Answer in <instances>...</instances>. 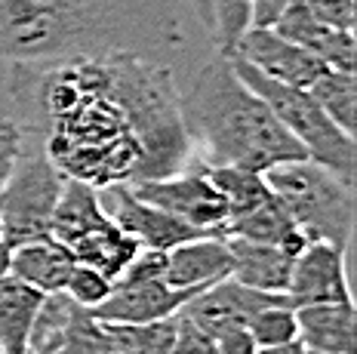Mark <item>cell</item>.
<instances>
[{"instance_id": "1", "label": "cell", "mask_w": 357, "mask_h": 354, "mask_svg": "<svg viewBox=\"0 0 357 354\" xmlns=\"http://www.w3.org/2000/svg\"><path fill=\"white\" fill-rule=\"evenodd\" d=\"M6 93L65 179L93 188L173 176L191 157L173 68L136 53L16 62Z\"/></svg>"}, {"instance_id": "2", "label": "cell", "mask_w": 357, "mask_h": 354, "mask_svg": "<svg viewBox=\"0 0 357 354\" xmlns=\"http://www.w3.org/2000/svg\"><path fill=\"white\" fill-rule=\"evenodd\" d=\"M182 0H0V62L136 53L163 59L185 47Z\"/></svg>"}, {"instance_id": "3", "label": "cell", "mask_w": 357, "mask_h": 354, "mask_svg": "<svg viewBox=\"0 0 357 354\" xmlns=\"http://www.w3.org/2000/svg\"><path fill=\"white\" fill-rule=\"evenodd\" d=\"M178 111L191 145L204 151L206 167L265 173L274 164L308 157L222 53L200 65L188 90H178Z\"/></svg>"}, {"instance_id": "4", "label": "cell", "mask_w": 357, "mask_h": 354, "mask_svg": "<svg viewBox=\"0 0 357 354\" xmlns=\"http://www.w3.org/2000/svg\"><path fill=\"white\" fill-rule=\"evenodd\" d=\"M265 182L284 203L305 240H326L348 249L354 238V185L311 157L287 160L265 169Z\"/></svg>"}, {"instance_id": "5", "label": "cell", "mask_w": 357, "mask_h": 354, "mask_svg": "<svg viewBox=\"0 0 357 354\" xmlns=\"http://www.w3.org/2000/svg\"><path fill=\"white\" fill-rule=\"evenodd\" d=\"M228 59H231L234 71L241 75L243 84L271 108L274 117L284 123L289 136L305 148V154L311 160H317V164L330 167L348 185H354L357 145H354L351 132L336 127L305 86H293V84H284V80L268 77L241 56H228Z\"/></svg>"}, {"instance_id": "6", "label": "cell", "mask_w": 357, "mask_h": 354, "mask_svg": "<svg viewBox=\"0 0 357 354\" xmlns=\"http://www.w3.org/2000/svg\"><path fill=\"white\" fill-rule=\"evenodd\" d=\"M62 185L65 176L43 151V142L22 130L16 164L0 185V234L10 247L47 238Z\"/></svg>"}, {"instance_id": "7", "label": "cell", "mask_w": 357, "mask_h": 354, "mask_svg": "<svg viewBox=\"0 0 357 354\" xmlns=\"http://www.w3.org/2000/svg\"><path fill=\"white\" fill-rule=\"evenodd\" d=\"M130 188L136 197L185 219L188 225L204 228V231H213V234H225L228 203L222 197V191L213 185L204 164L195 169L182 167L178 173L160 176V179L130 182Z\"/></svg>"}, {"instance_id": "8", "label": "cell", "mask_w": 357, "mask_h": 354, "mask_svg": "<svg viewBox=\"0 0 357 354\" xmlns=\"http://www.w3.org/2000/svg\"><path fill=\"white\" fill-rule=\"evenodd\" d=\"M102 194L108 197L105 213L126 234H132L142 249H160V253H167L176 243L213 234V231H204V228L188 225L185 219L142 201V197H136L130 185H108V188H102Z\"/></svg>"}, {"instance_id": "9", "label": "cell", "mask_w": 357, "mask_h": 354, "mask_svg": "<svg viewBox=\"0 0 357 354\" xmlns=\"http://www.w3.org/2000/svg\"><path fill=\"white\" fill-rule=\"evenodd\" d=\"M204 286H169L163 277H117L111 296L93 311L99 321L114 323H151L173 317Z\"/></svg>"}, {"instance_id": "10", "label": "cell", "mask_w": 357, "mask_h": 354, "mask_svg": "<svg viewBox=\"0 0 357 354\" xmlns=\"http://www.w3.org/2000/svg\"><path fill=\"white\" fill-rule=\"evenodd\" d=\"M278 302H287V293L252 290V286L237 284V280L228 275L210 286H204L200 293H195L178 311L188 314L200 330L215 336L228 327H247L252 314H259L268 305H278Z\"/></svg>"}, {"instance_id": "11", "label": "cell", "mask_w": 357, "mask_h": 354, "mask_svg": "<svg viewBox=\"0 0 357 354\" xmlns=\"http://www.w3.org/2000/svg\"><path fill=\"white\" fill-rule=\"evenodd\" d=\"M345 253L348 249L326 240L305 243L293 259V275H289V286H287L289 305L302 308V305H314V302L351 299Z\"/></svg>"}, {"instance_id": "12", "label": "cell", "mask_w": 357, "mask_h": 354, "mask_svg": "<svg viewBox=\"0 0 357 354\" xmlns=\"http://www.w3.org/2000/svg\"><path fill=\"white\" fill-rule=\"evenodd\" d=\"M231 56L247 59L250 65H256L268 77L284 80V84L293 86H305V90L324 75V68H330L299 43L280 38L274 28H247Z\"/></svg>"}, {"instance_id": "13", "label": "cell", "mask_w": 357, "mask_h": 354, "mask_svg": "<svg viewBox=\"0 0 357 354\" xmlns=\"http://www.w3.org/2000/svg\"><path fill=\"white\" fill-rule=\"evenodd\" d=\"M274 31H278L280 38L305 47L308 53H314L321 62L330 65V68L354 71V53H357L354 31L333 28V25H326V22H321L308 10L305 0H293V3L287 6L284 16L274 22Z\"/></svg>"}, {"instance_id": "14", "label": "cell", "mask_w": 357, "mask_h": 354, "mask_svg": "<svg viewBox=\"0 0 357 354\" xmlns=\"http://www.w3.org/2000/svg\"><path fill=\"white\" fill-rule=\"evenodd\" d=\"M228 275H231V249L225 234H204L167 249L163 280L169 286H210Z\"/></svg>"}, {"instance_id": "15", "label": "cell", "mask_w": 357, "mask_h": 354, "mask_svg": "<svg viewBox=\"0 0 357 354\" xmlns=\"http://www.w3.org/2000/svg\"><path fill=\"white\" fill-rule=\"evenodd\" d=\"M299 342L305 348L330 354H357V311L354 299L314 302L296 308Z\"/></svg>"}, {"instance_id": "16", "label": "cell", "mask_w": 357, "mask_h": 354, "mask_svg": "<svg viewBox=\"0 0 357 354\" xmlns=\"http://www.w3.org/2000/svg\"><path fill=\"white\" fill-rule=\"evenodd\" d=\"M74 265V253L53 234L19 243L10 253V275L37 286L40 293H62Z\"/></svg>"}, {"instance_id": "17", "label": "cell", "mask_w": 357, "mask_h": 354, "mask_svg": "<svg viewBox=\"0 0 357 354\" xmlns=\"http://www.w3.org/2000/svg\"><path fill=\"white\" fill-rule=\"evenodd\" d=\"M228 249H231V277L237 284L262 293H287L296 259L293 253L274 243H256L243 238H228Z\"/></svg>"}, {"instance_id": "18", "label": "cell", "mask_w": 357, "mask_h": 354, "mask_svg": "<svg viewBox=\"0 0 357 354\" xmlns=\"http://www.w3.org/2000/svg\"><path fill=\"white\" fill-rule=\"evenodd\" d=\"M225 238L274 243V247L287 249V253H293V256L308 243L305 234L296 228V222L289 219V213L284 210V203L278 201V194H271L259 206H250V210L228 216L225 219Z\"/></svg>"}, {"instance_id": "19", "label": "cell", "mask_w": 357, "mask_h": 354, "mask_svg": "<svg viewBox=\"0 0 357 354\" xmlns=\"http://www.w3.org/2000/svg\"><path fill=\"white\" fill-rule=\"evenodd\" d=\"M47 293L25 280L13 277L10 271L0 275V354H25L31 323Z\"/></svg>"}, {"instance_id": "20", "label": "cell", "mask_w": 357, "mask_h": 354, "mask_svg": "<svg viewBox=\"0 0 357 354\" xmlns=\"http://www.w3.org/2000/svg\"><path fill=\"white\" fill-rule=\"evenodd\" d=\"M68 249L74 253V259L93 265V268L105 271L111 280H117V275L132 262V256L139 253V240L132 234H126L114 219L108 216V222H102L93 231L80 234L74 243H68Z\"/></svg>"}, {"instance_id": "21", "label": "cell", "mask_w": 357, "mask_h": 354, "mask_svg": "<svg viewBox=\"0 0 357 354\" xmlns=\"http://www.w3.org/2000/svg\"><path fill=\"white\" fill-rule=\"evenodd\" d=\"M308 93L317 99V105L326 111L336 127L354 136L357 127V80L354 71L342 68H324V75L308 86Z\"/></svg>"}, {"instance_id": "22", "label": "cell", "mask_w": 357, "mask_h": 354, "mask_svg": "<svg viewBox=\"0 0 357 354\" xmlns=\"http://www.w3.org/2000/svg\"><path fill=\"white\" fill-rule=\"evenodd\" d=\"M206 3H210V38L215 53L231 56L237 40L250 28L252 0H206Z\"/></svg>"}, {"instance_id": "23", "label": "cell", "mask_w": 357, "mask_h": 354, "mask_svg": "<svg viewBox=\"0 0 357 354\" xmlns=\"http://www.w3.org/2000/svg\"><path fill=\"white\" fill-rule=\"evenodd\" d=\"M250 333L256 339L259 348L265 345H287L299 339V323H296V308L289 302H278V305H268L259 314L250 317Z\"/></svg>"}, {"instance_id": "24", "label": "cell", "mask_w": 357, "mask_h": 354, "mask_svg": "<svg viewBox=\"0 0 357 354\" xmlns=\"http://www.w3.org/2000/svg\"><path fill=\"white\" fill-rule=\"evenodd\" d=\"M111 286H114V280H111L105 271L93 268V265L77 262V265L71 268L68 284H65L62 293L74 302V305H80V308H96V305H102V302L111 296Z\"/></svg>"}, {"instance_id": "25", "label": "cell", "mask_w": 357, "mask_h": 354, "mask_svg": "<svg viewBox=\"0 0 357 354\" xmlns=\"http://www.w3.org/2000/svg\"><path fill=\"white\" fill-rule=\"evenodd\" d=\"M169 354H215V342L188 314L176 311V339H173V351Z\"/></svg>"}, {"instance_id": "26", "label": "cell", "mask_w": 357, "mask_h": 354, "mask_svg": "<svg viewBox=\"0 0 357 354\" xmlns=\"http://www.w3.org/2000/svg\"><path fill=\"white\" fill-rule=\"evenodd\" d=\"M305 3L326 25L354 31V0H305Z\"/></svg>"}, {"instance_id": "27", "label": "cell", "mask_w": 357, "mask_h": 354, "mask_svg": "<svg viewBox=\"0 0 357 354\" xmlns=\"http://www.w3.org/2000/svg\"><path fill=\"white\" fill-rule=\"evenodd\" d=\"M19 145H22V127L16 123V117L0 114V185H3V179L16 164Z\"/></svg>"}, {"instance_id": "28", "label": "cell", "mask_w": 357, "mask_h": 354, "mask_svg": "<svg viewBox=\"0 0 357 354\" xmlns=\"http://www.w3.org/2000/svg\"><path fill=\"white\" fill-rule=\"evenodd\" d=\"M213 342H215V354H256L259 351L250 327H228L222 333H215Z\"/></svg>"}, {"instance_id": "29", "label": "cell", "mask_w": 357, "mask_h": 354, "mask_svg": "<svg viewBox=\"0 0 357 354\" xmlns=\"http://www.w3.org/2000/svg\"><path fill=\"white\" fill-rule=\"evenodd\" d=\"M293 0H252L250 28H274V22L284 16V10Z\"/></svg>"}, {"instance_id": "30", "label": "cell", "mask_w": 357, "mask_h": 354, "mask_svg": "<svg viewBox=\"0 0 357 354\" xmlns=\"http://www.w3.org/2000/svg\"><path fill=\"white\" fill-rule=\"evenodd\" d=\"M256 354H305V345L296 339V342H287V345H265Z\"/></svg>"}, {"instance_id": "31", "label": "cell", "mask_w": 357, "mask_h": 354, "mask_svg": "<svg viewBox=\"0 0 357 354\" xmlns=\"http://www.w3.org/2000/svg\"><path fill=\"white\" fill-rule=\"evenodd\" d=\"M191 10H195V16L200 19V25H204V31L210 34V3L206 0H188Z\"/></svg>"}, {"instance_id": "32", "label": "cell", "mask_w": 357, "mask_h": 354, "mask_svg": "<svg viewBox=\"0 0 357 354\" xmlns=\"http://www.w3.org/2000/svg\"><path fill=\"white\" fill-rule=\"evenodd\" d=\"M10 253H13V247L3 240V234H0V275L10 271Z\"/></svg>"}, {"instance_id": "33", "label": "cell", "mask_w": 357, "mask_h": 354, "mask_svg": "<svg viewBox=\"0 0 357 354\" xmlns=\"http://www.w3.org/2000/svg\"><path fill=\"white\" fill-rule=\"evenodd\" d=\"M305 354H330V351H314V348H305Z\"/></svg>"}]
</instances>
